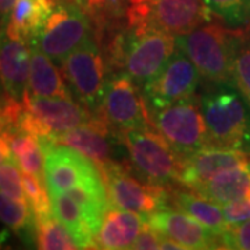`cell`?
Returning a JSON list of instances; mask_svg holds the SVG:
<instances>
[{
    "label": "cell",
    "instance_id": "obj_1",
    "mask_svg": "<svg viewBox=\"0 0 250 250\" xmlns=\"http://www.w3.org/2000/svg\"><path fill=\"white\" fill-rule=\"evenodd\" d=\"M207 146L250 156V103L232 82L210 83L200 96Z\"/></svg>",
    "mask_w": 250,
    "mask_h": 250
},
{
    "label": "cell",
    "instance_id": "obj_2",
    "mask_svg": "<svg viewBox=\"0 0 250 250\" xmlns=\"http://www.w3.org/2000/svg\"><path fill=\"white\" fill-rule=\"evenodd\" d=\"M129 166L147 184L168 188L179 182L182 157L172 150L152 125L123 132Z\"/></svg>",
    "mask_w": 250,
    "mask_h": 250
},
{
    "label": "cell",
    "instance_id": "obj_3",
    "mask_svg": "<svg viewBox=\"0 0 250 250\" xmlns=\"http://www.w3.org/2000/svg\"><path fill=\"white\" fill-rule=\"evenodd\" d=\"M233 29L210 21L189 34L175 36V47L193 62L208 83H233Z\"/></svg>",
    "mask_w": 250,
    "mask_h": 250
},
{
    "label": "cell",
    "instance_id": "obj_4",
    "mask_svg": "<svg viewBox=\"0 0 250 250\" xmlns=\"http://www.w3.org/2000/svg\"><path fill=\"white\" fill-rule=\"evenodd\" d=\"M59 67L74 100L98 117L107 82V64L96 35L89 36Z\"/></svg>",
    "mask_w": 250,
    "mask_h": 250
},
{
    "label": "cell",
    "instance_id": "obj_5",
    "mask_svg": "<svg viewBox=\"0 0 250 250\" xmlns=\"http://www.w3.org/2000/svg\"><path fill=\"white\" fill-rule=\"evenodd\" d=\"M93 117L74 99L38 96L27 90L16 126L35 135L38 139L53 141Z\"/></svg>",
    "mask_w": 250,
    "mask_h": 250
},
{
    "label": "cell",
    "instance_id": "obj_6",
    "mask_svg": "<svg viewBox=\"0 0 250 250\" xmlns=\"http://www.w3.org/2000/svg\"><path fill=\"white\" fill-rule=\"evenodd\" d=\"M92 35L95 28L88 14L72 0H57L45 25L31 42L60 65Z\"/></svg>",
    "mask_w": 250,
    "mask_h": 250
},
{
    "label": "cell",
    "instance_id": "obj_7",
    "mask_svg": "<svg viewBox=\"0 0 250 250\" xmlns=\"http://www.w3.org/2000/svg\"><path fill=\"white\" fill-rule=\"evenodd\" d=\"M203 0H132L126 13V25L146 24L174 38L211 21Z\"/></svg>",
    "mask_w": 250,
    "mask_h": 250
},
{
    "label": "cell",
    "instance_id": "obj_8",
    "mask_svg": "<svg viewBox=\"0 0 250 250\" xmlns=\"http://www.w3.org/2000/svg\"><path fill=\"white\" fill-rule=\"evenodd\" d=\"M149 123L182 159L207 146L205 116L195 96L153 111Z\"/></svg>",
    "mask_w": 250,
    "mask_h": 250
},
{
    "label": "cell",
    "instance_id": "obj_9",
    "mask_svg": "<svg viewBox=\"0 0 250 250\" xmlns=\"http://www.w3.org/2000/svg\"><path fill=\"white\" fill-rule=\"evenodd\" d=\"M98 117L120 134L150 125L142 89L124 71L110 72Z\"/></svg>",
    "mask_w": 250,
    "mask_h": 250
},
{
    "label": "cell",
    "instance_id": "obj_10",
    "mask_svg": "<svg viewBox=\"0 0 250 250\" xmlns=\"http://www.w3.org/2000/svg\"><path fill=\"white\" fill-rule=\"evenodd\" d=\"M100 172L111 206L149 217L168 203L166 188L145 182L128 164H111Z\"/></svg>",
    "mask_w": 250,
    "mask_h": 250
},
{
    "label": "cell",
    "instance_id": "obj_11",
    "mask_svg": "<svg viewBox=\"0 0 250 250\" xmlns=\"http://www.w3.org/2000/svg\"><path fill=\"white\" fill-rule=\"evenodd\" d=\"M200 78L202 75L193 62L175 47L160 74L141 88L149 114L195 96Z\"/></svg>",
    "mask_w": 250,
    "mask_h": 250
},
{
    "label": "cell",
    "instance_id": "obj_12",
    "mask_svg": "<svg viewBox=\"0 0 250 250\" xmlns=\"http://www.w3.org/2000/svg\"><path fill=\"white\" fill-rule=\"evenodd\" d=\"M52 142L62 143L78 150L93 161L99 170L111 164L129 166L123 134L114 131L99 117H93L88 123L64 132Z\"/></svg>",
    "mask_w": 250,
    "mask_h": 250
},
{
    "label": "cell",
    "instance_id": "obj_13",
    "mask_svg": "<svg viewBox=\"0 0 250 250\" xmlns=\"http://www.w3.org/2000/svg\"><path fill=\"white\" fill-rule=\"evenodd\" d=\"M45 153V179L49 193L67 192L102 179L98 166L78 150L49 139H39Z\"/></svg>",
    "mask_w": 250,
    "mask_h": 250
},
{
    "label": "cell",
    "instance_id": "obj_14",
    "mask_svg": "<svg viewBox=\"0 0 250 250\" xmlns=\"http://www.w3.org/2000/svg\"><path fill=\"white\" fill-rule=\"evenodd\" d=\"M147 223L163 236L181 243L185 250L223 249L221 235L213 232L182 210L164 206L147 217Z\"/></svg>",
    "mask_w": 250,
    "mask_h": 250
},
{
    "label": "cell",
    "instance_id": "obj_15",
    "mask_svg": "<svg viewBox=\"0 0 250 250\" xmlns=\"http://www.w3.org/2000/svg\"><path fill=\"white\" fill-rule=\"evenodd\" d=\"M31 52L28 43L10 38L0 28V83L7 96L22 102L28 90Z\"/></svg>",
    "mask_w": 250,
    "mask_h": 250
},
{
    "label": "cell",
    "instance_id": "obj_16",
    "mask_svg": "<svg viewBox=\"0 0 250 250\" xmlns=\"http://www.w3.org/2000/svg\"><path fill=\"white\" fill-rule=\"evenodd\" d=\"M250 161V156L241 150L203 147L182 160L179 182L192 189L221 171L229 170Z\"/></svg>",
    "mask_w": 250,
    "mask_h": 250
},
{
    "label": "cell",
    "instance_id": "obj_17",
    "mask_svg": "<svg viewBox=\"0 0 250 250\" xmlns=\"http://www.w3.org/2000/svg\"><path fill=\"white\" fill-rule=\"evenodd\" d=\"M146 221L147 217L110 206L96 233L95 249H132L135 239Z\"/></svg>",
    "mask_w": 250,
    "mask_h": 250
},
{
    "label": "cell",
    "instance_id": "obj_18",
    "mask_svg": "<svg viewBox=\"0 0 250 250\" xmlns=\"http://www.w3.org/2000/svg\"><path fill=\"white\" fill-rule=\"evenodd\" d=\"M190 190L220 206L250 196V161L221 171Z\"/></svg>",
    "mask_w": 250,
    "mask_h": 250
},
{
    "label": "cell",
    "instance_id": "obj_19",
    "mask_svg": "<svg viewBox=\"0 0 250 250\" xmlns=\"http://www.w3.org/2000/svg\"><path fill=\"white\" fill-rule=\"evenodd\" d=\"M56 0H16L10 11L6 32L10 38L29 43L52 14Z\"/></svg>",
    "mask_w": 250,
    "mask_h": 250
},
{
    "label": "cell",
    "instance_id": "obj_20",
    "mask_svg": "<svg viewBox=\"0 0 250 250\" xmlns=\"http://www.w3.org/2000/svg\"><path fill=\"white\" fill-rule=\"evenodd\" d=\"M28 46L31 52L28 92L47 98L74 99L54 62L34 42H29Z\"/></svg>",
    "mask_w": 250,
    "mask_h": 250
},
{
    "label": "cell",
    "instance_id": "obj_21",
    "mask_svg": "<svg viewBox=\"0 0 250 250\" xmlns=\"http://www.w3.org/2000/svg\"><path fill=\"white\" fill-rule=\"evenodd\" d=\"M56 218L68 229L80 249H95L98 229L92 225L80 205L65 192L49 193Z\"/></svg>",
    "mask_w": 250,
    "mask_h": 250
},
{
    "label": "cell",
    "instance_id": "obj_22",
    "mask_svg": "<svg viewBox=\"0 0 250 250\" xmlns=\"http://www.w3.org/2000/svg\"><path fill=\"white\" fill-rule=\"evenodd\" d=\"M6 134L13 159L17 161L20 168L46 182L45 153L41 141L35 135L29 134L18 126H11L6 131Z\"/></svg>",
    "mask_w": 250,
    "mask_h": 250
},
{
    "label": "cell",
    "instance_id": "obj_23",
    "mask_svg": "<svg viewBox=\"0 0 250 250\" xmlns=\"http://www.w3.org/2000/svg\"><path fill=\"white\" fill-rule=\"evenodd\" d=\"M168 200L179 210L193 217L213 232L221 235L225 231L227 224L224 221L223 210L220 205L199 196L192 190L187 192L181 189H172L171 193H168Z\"/></svg>",
    "mask_w": 250,
    "mask_h": 250
},
{
    "label": "cell",
    "instance_id": "obj_24",
    "mask_svg": "<svg viewBox=\"0 0 250 250\" xmlns=\"http://www.w3.org/2000/svg\"><path fill=\"white\" fill-rule=\"evenodd\" d=\"M0 221L28 245H35L36 218L28 202L0 192Z\"/></svg>",
    "mask_w": 250,
    "mask_h": 250
},
{
    "label": "cell",
    "instance_id": "obj_25",
    "mask_svg": "<svg viewBox=\"0 0 250 250\" xmlns=\"http://www.w3.org/2000/svg\"><path fill=\"white\" fill-rule=\"evenodd\" d=\"M35 248L43 250L80 249L71 233L54 214L36 220Z\"/></svg>",
    "mask_w": 250,
    "mask_h": 250
},
{
    "label": "cell",
    "instance_id": "obj_26",
    "mask_svg": "<svg viewBox=\"0 0 250 250\" xmlns=\"http://www.w3.org/2000/svg\"><path fill=\"white\" fill-rule=\"evenodd\" d=\"M206 7L224 25L243 31L250 22V0H203Z\"/></svg>",
    "mask_w": 250,
    "mask_h": 250
},
{
    "label": "cell",
    "instance_id": "obj_27",
    "mask_svg": "<svg viewBox=\"0 0 250 250\" xmlns=\"http://www.w3.org/2000/svg\"><path fill=\"white\" fill-rule=\"evenodd\" d=\"M232 81L250 103V38L243 31H235L233 35Z\"/></svg>",
    "mask_w": 250,
    "mask_h": 250
},
{
    "label": "cell",
    "instance_id": "obj_28",
    "mask_svg": "<svg viewBox=\"0 0 250 250\" xmlns=\"http://www.w3.org/2000/svg\"><path fill=\"white\" fill-rule=\"evenodd\" d=\"M22 181H24V190L27 195L28 203L31 206L36 220L53 214L52 200H50V195H47L49 190L45 181L24 171H22Z\"/></svg>",
    "mask_w": 250,
    "mask_h": 250
},
{
    "label": "cell",
    "instance_id": "obj_29",
    "mask_svg": "<svg viewBox=\"0 0 250 250\" xmlns=\"http://www.w3.org/2000/svg\"><path fill=\"white\" fill-rule=\"evenodd\" d=\"M0 192L21 202H28L24 190L22 170L14 159L0 164Z\"/></svg>",
    "mask_w": 250,
    "mask_h": 250
},
{
    "label": "cell",
    "instance_id": "obj_30",
    "mask_svg": "<svg viewBox=\"0 0 250 250\" xmlns=\"http://www.w3.org/2000/svg\"><path fill=\"white\" fill-rule=\"evenodd\" d=\"M223 249L250 250V220L235 225H227L221 233Z\"/></svg>",
    "mask_w": 250,
    "mask_h": 250
},
{
    "label": "cell",
    "instance_id": "obj_31",
    "mask_svg": "<svg viewBox=\"0 0 250 250\" xmlns=\"http://www.w3.org/2000/svg\"><path fill=\"white\" fill-rule=\"evenodd\" d=\"M20 110L21 102L7 96L0 83V131H7L10 126L16 125Z\"/></svg>",
    "mask_w": 250,
    "mask_h": 250
},
{
    "label": "cell",
    "instance_id": "obj_32",
    "mask_svg": "<svg viewBox=\"0 0 250 250\" xmlns=\"http://www.w3.org/2000/svg\"><path fill=\"white\" fill-rule=\"evenodd\" d=\"M224 221L227 225L243 223L250 220V196L221 206Z\"/></svg>",
    "mask_w": 250,
    "mask_h": 250
},
{
    "label": "cell",
    "instance_id": "obj_33",
    "mask_svg": "<svg viewBox=\"0 0 250 250\" xmlns=\"http://www.w3.org/2000/svg\"><path fill=\"white\" fill-rule=\"evenodd\" d=\"M163 235L157 229H154L150 224L146 221L142 231L139 232L138 238L135 239L132 249L135 250H154L160 249Z\"/></svg>",
    "mask_w": 250,
    "mask_h": 250
},
{
    "label": "cell",
    "instance_id": "obj_34",
    "mask_svg": "<svg viewBox=\"0 0 250 250\" xmlns=\"http://www.w3.org/2000/svg\"><path fill=\"white\" fill-rule=\"evenodd\" d=\"M13 159L11 149H10L9 139L6 131H0V164H3L4 161Z\"/></svg>",
    "mask_w": 250,
    "mask_h": 250
},
{
    "label": "cell",
    "instance_id": "obj_35",
    "mask_svg": "<svg viewBox=\"0 0 250 250\" xmlns=\"http://www.w3.org/2000/svg\"><path fill=\"white\" fill-rule=\"evenodd\" d=\"M14 1L16 0H0V28H6Z\"/></svg>",
    "mask_w": 250,
    "mask_h": 250
},
{
    "label": "cell",
    "instance_id": "obj_36",
    "mask_svg": "<svg viewBox=\"0 0 250 250\" xmlns=\"http://www.w3.org/2000/svg\"><path fill=\"white\" fill-rule=\"evenodd\" d=\"M160 249L164 250H185V248L178 243V242H175L174 239H170V238H167V236H163V241H161L160 245Z\"/></svg>",
    "mask_w": 250,
    "mask_h": 250
},
{
    "label": "cell",
    "instance_id": "obj_37",
    "mask_svg": "<svg viewBox=\"0 0 250 250\" xmlns=\"http://www.w3.org/2000/svg\"><path fill=\"white\" fill-rule=\"evenodd\" d=\"M243 32L246 34V36H248V38H250V22H249V25L246 27V29H243Z\"/></svg>",
    "mask_w": 250,
    "mask_h": 250
},
{
    "label": "cell",
    "instance_id": "obj_38",
    "mask_svg": "<svg viewBox=\"0 0 250 250\" xmlns=\"http://www.w3.org/2000/svg\"><path fill=\"white\" fill-rule=\"evenodd\" d=\"M121 1H123V3H125L128 7H129V6H131V3H132V0H121Z\"/></svg>",
    "mask_w": 250,
    "mask_h": 250
},
{
    "label": "cell",
    "instance_id": "obj_39",
    "mask_svg": "<svg viewBox=\"0 0 250 250\" xmlns=\"http://www.w3.org/2000/svg\"><path fill=\"white\" fill-rule=\"evenodd\" d=\"M56 1H57V0H56Z\"/></svg>",
    "mask_w": 250,
    "mask_h": 250
}]
</instances>
